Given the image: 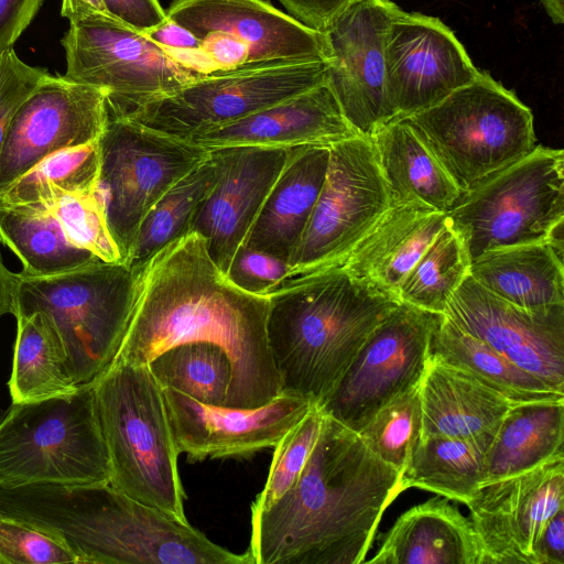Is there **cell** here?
Masks as SVG:
<instances>
[{"mask_svg": "<svg viewBox=\"0 0 564 564\" xmlns=\"http://www.w3.org/2000/svg\"><path fill=\"white\" fill-rule=\"evenodd\" d=\"M133 270L132 312L116 359L148 365L173 346L207 343L231 365L226 406L258 408L281 393L267 338L269 297L229 282L198 234L174 240Z\"/></svg>", "mask_w": 564, "mask_h": 564, "instance_id": "obj_1", "label": "cell"}, {"mask_svg": "<svg viewBox=\"0 0 564 564\" xmlns=\"http://www.w3.org/2000/svg\"><path fill=\"white\" fill-rule=\"evenodd\" d=\"M325 414L313 404L274 446L272 463L263 490L251 507V513L265 510L278 501L299 479L318 440Z\"/></svg>", "mask_w": 564, "mask_h": 564, "instance_id": "obj_41", "label": "cell"}, {"mask_svg": "<svg viewBox=\"0 0 564 564\" xmlns=\"http://www.w3.org/2000/svg\"><path fill=\"white\" fill-rule=\"evenodd\" d=\"M47 74L23 62L13 47L0 53V156L17 110Z\"/></svg>", "mask_w": 564, "mask_h": 564, "instance_id": "obj_44", "label": "cell"}, {"mask_svg": "<svg viewBox=\"0 0 564 564\" xmlns=\"http://www.w3.org/2000/svg\"><path fill=\"white\" fill-rule=\"evenodd\" d=\"M446 223L443 212L391 205L341 267L360 285L400 302L401 284Z\"/></svg>", "mask_w": 564, "mask_h": 564, "instance_id": "obj_24", "label": "cell"}, {"mask_svg": "<svg viewBox=\"0 0 564 564\" xmlns=\"http://www.w3.org/2000/svg\"><path fill=\"white\" fill-rule=\"evenodd\" d=\"M367 563L482 564V555L470 519L438 496L403 512Z\"/></svg>", "mask_w": 564, "mask_h": 564, "instance_id": "obj_26", "label": "cell"}, {"mask_svg": "<svg viewBox=\"0 0 564 564\" xmlns=\"http://www.w3.org/2000/svg\"><path fill=\"white\" fill-rule=\"evenodd\" d=\"M110 465L109 484L127 496L187 521L185 494L163 389L148 365L115 361L94 381Z\"/></svg>", "mask_w": 564, "mask_h": 564, "instance_id": "obj_5", "label": "cell"}, {"mask_svg": "<svg viewBox=\"0 0 564 564\" xmlns=\"http://www.w3.org/2000/svg\"><path fill=\"white\" fill-rule=\"evenodd\" d=\"M98 193L126 263L144 215L170 187L206 160L209 151L126 117L110 116L98 138Z\"/></svg>", "mask_w": 564, "mask_h": 564, "instance_id": "obj_12", "label": "cell"}, {"mask_svg": "<svg viewBox=\"0 0 564 564\" xmlns=\"http://www.w3.org/2000/svg\"><path fill=\"white\" fill-rule=\"evenodd\" d=\"M13 316L42 313L56 332L76 386L94 382L116 359L131 317L135 272L96 260L51 274L17 273Z\"/></svg>", "mask_w": 564, "mask_h": 564, "instance_id": "obj_6", "label": "cell"}, {"mask_svg": "<svg viewBox=\"0 0 564 564\" xmlns=\"http://www.w3.org/2000/svg\"><path fill=\"white\" fill-rule=\"evenodd\" d=\"M94 382L11 403L0 419V487L109 484Z\"/></svg>", "mask_w": 564, "mask_h": 564, "instance_id": "obj_8", "label": "cell"}, {"mask_svg": "<svg viewBox=\"0 0 564 564\" xmlns=\"http://www.w3.org/2000/svg\"><path fill=\"white\" fill-rule=\"evenodd\" d=\"M485 290L523 308L564 304L563 253L549 241L490 250L470 262Z\"/></svg>", "mask_w": 564, "mask_h": 564, "instance_id": "obj_29", "label": "cell"}, {"mask_svg": "<svg viewBox=\"0 0 564 564\" xmlns=\"http://www.w3.org/2000/svg\"><path fill=\"white\" fill-rule=\"evenodd\" d=\"M148 367L162 389H173L205 404L225 405L231 365L217 346L176 345L153 358Z\"/></svg>", "mask_w": 564, "mask_h": 564, "instance_id": "obj_37", "label": "cell"}, {"mask_svg": "<svg viewBox=\"0 0 564 564\" xmlns=\"http://www.w3.org/2000/svg\"><path fill=\"white\" fill-rule=\"evenodd\" d=\"M445 316L564 393V304L523 308L488 292L468 275L453 294Z\"/></svg>", "mask_w": 564, "mask_h": 564, "instance_id": "obj_18", "label": "cell"}, {"mask_svg": "<svg viewBox=\"0 0 564 564\" xmlns=\"http://www.w3.org/2000/svg\"><path fill=\"white\" fill-rule=\"evenodd\" d=\"M391 205L415 204L447 213L462 193L403 119L370 137Z\"/></svg>", "mask_w": 564, "mask_h": 564, "instance_id": "obj_28", "label": "cell"}, {"mask_svg": "<svg viewBox=\"0 0 564 564\" xmlns=\"http://www.w3.org/2000/svg\"><path fill=\"white\" fill-rule=\"evenodd\" d=\"M268 297L267 338L281 393L315 404L400 303L360 285L343 267L282 284Z\"/></svg>", "mask_w": 564, "mask_h": 564, "instance_id": "obj_4", "label": "cell"}, {"mask_svg": "<svg viewBox=\"0 0 564 564\" xmlns=\"http://www.w3.org/2000/svg\"><path fill=\"white\" fill-rule=\"evenodd\" d=\"M563 455L564 401L513 404L487 451L482 485L524 473Z\"/></svg>", "mask_w": 564, "mask_h": 564, "instance_id": "obj_30", "label": "cell"}, {"mask_svg": "<svg viewBox=\"0 0 564 564\" xmlns=\"http://www.w3.org/2000/svg\"><path fill=\"white\" fill-rule=\"evenodd\" d=\"M479 73L454 32L440 19L397 11L384 45L386 97L393 119L435 106Z\"/></svg>", "mask_w": 564, "mask_h": 564, "instance_id": "obj_15", "label": "cell"}, {"mask_svg": "<svg viewBox=\"0 0 564 564\" xmlns=\"http://www.w3.org/2000/svg\"><path fill=\"white\" fill-rule=\"evenodd\" d=\"M13 362L8 381L11 403L33 402L74 392L65 349L40 312L17 315Z\"/></svg>", "mask_w": 564, "mask_h": 564, "instance_id": "obj_34", "label": "cell"}, {"mask_svg": "<svg viewBox=\"0 0 564 564\" xmlns=\"http://www.w3.org/2000/svg\"><path fill=\"white\" fill-rule=\"evenodd\" d=\"M401 119L462 194L536 147L531 109L487 72L435 106Z\"/></svg>", "mask_w": 564, "mask_h": 564, "instance_id": "obj_7", "label": "cell"}, {"mask_svg": "<svg viewBox=\"0 0 564 564\" xmlns=\"http://www.w3.org/2000/svg\"><path fill=\"white\" fill-rule=\"evenodd\" d=\"M44 0H0V53L13 47Z\"/></svg>", "mask_w": 564, "mask_h": 564, "instance_id": "obj_46", "label": "cell"}, {"mask_svg": "<svg viewBox=\"0 0 564 564\" xmlns=\"http://www.w3.org/2000/svg\"><path fill=\"white\" fill-rule=\"evenodd\" d=\"M390 206L370 138L332 144L322 189L289 260L291 269L276 288L341 267Z\"/></svg>", "mask_w": 564, "mask_h": 564, "instance_id": "obj_13", "label": "cell"}, {"mask_svg": "<svg viewBox=\"0 0 564 564\" xmlns=\"http://www.w3.org/2000/svg\"><path fill=\"white\" fill-rule=\"evenodd\" d=\"M327 62L247 64L207 74L122 116L188 141L326 82Z\"/></svg>", "mask_w": 564, "mask_h": 564, "instance_id": "obj_10", "label": "cell"}, {"mask_svg": "<svg viewBox=\"0 0 564 564\" xmlns=\"http://www.w3.org/2000/svg\"><path fill=\"white\" fill-rule=\"evenodd\" d=\"M541 3L554 24L564 23V0H541Z\"/></svg>", "mask_w": 564, "mask_h": 564, "instance_id": "obj_53", "label": "cell"}, {"mask_svg": "<svg viewBox=\"0 0 564 564\" xmlns=\"http://www.w3.org/2000/svg\"><path fill=\"white\" fill-rule=\"evenodd\" d=\"M144 34L160 46L169 50H198L203 45V41L169 18Z\"/></svg>", "mask_w": 564, "mask_h": 564, "instance_id": "obj_50", "label": "cell"}, {"mask_svg": "<svg viewBox=\"0 0 564 564\" xmlns=\"http://www.w3.org/2000/svg\"><path fill=\"white\" fill-rule=\"evenodd\" d=\"M0 516L64 540L80 564H251L110 484L0 487Z\"/></svg>", "mask_w": 564, "mask_h": 564, "instance_id": "obj_3", "label": "cell"}, {"mask_svg": "<svg viewBox=\"0 0 564 564\" xmlns=\"http://www.w3.org/2000/svg\"><path fill=\"white\" fill-rule=\"evenodd\" d=\"M0 242L20 259L21 272L28 275H51L99 260L70 242L44 205H0Z\"/></svg>", "mask_w": 564, "mask_h": 564, "instance_id": "obj_33", "label": "cell"}, {"mask_svg": "<svg viewBox=\"0 0 564 564\" xmlns=\"http://www.w3.org/2000/svg\"><path fill=\"white\" fill-rule=\"evenodd\" d=\"M420 441L495 431L513 405L468 372L432 355L420 382Z\"/></svg>", "mask_w": 564, "mask_h": 564, "instance_id": "obj_27", "label": "cell"}, {"mask_svg": "<svg viewBox=\"0 0 564 564\" xmlns=\"http://www.w3.org/2000/svg\"><path fill=\"white\" fill-rule=\"evenodd\" d=\"M209 156L170 187L148 210L137 230L126 263L138 269L174 240L187 235L193 218L216 181Z\"/></svg>", "mask_w": 564, "mask_h": 564, "instance_id": "obj_35", "label": "cell"}, {"mask_svg": "<svg viewBox=\"0 0 564 564\" xmlns=\"http://www.w3.org/2000/svg\"><path fill=\"white\" fill-rule=\"evenodd\" d=\"M430 355L468 372L513 404L564 401V393L521 369L445 315L432 334Z\"/></svg>", "mask_w": 564, "mask_h": 564, "instance_id": "obj_32", "label": "cell"}, {"mask_svg": "<svg viewBox=\"0 0 564 564\" xmlns=\"http://www.w3.org/2000/svg\"><path fill=\"white\" fill-rule=\"evenodd\" d=\"M107 93L50 73L17 110L0 156V191L47 155L97 140Z\"/></svg>", "mask_w": 564, "mask_h": 564, "instance_id": "obj_19", "label": "cell"}, {"mask_svg": "<svg viewBox=\"0 0 564 564\" xmlns=\"http://www.w3.org/2000/svg\"><path fill=\"white\" fill-rule=\"evenodd\" d=\"M202 50L210 59L215 70L250 64L248 47L223 34H212L205 37Z\"/></svg>", "mask_w": 564, "mask_h": 564, "instance_id": "obj_48", "label": "cell"}, {"mask_svg": "<svg viewBox=\"0 0 564 564\" xmlns=\"http://www.w3.org/2000/svg\"><path fill=\"white\" fill-rule=\"evenodd\" d=\"M289 261L241 243L231 258L226 278L238 289L268 296L285 279Z\"/></svg>", "mask_w": 564, "mask_h": 564, "instance_id": "obj_43", "label": "cell"}, {"mask_svg": "<svg viewBox=\"0 0 564 564\" xmlns=\"http://www.w3.org/2000/svg\"><path fill=\"white\" fill-rule=\"evenodd\" d=\"M421 429L417 384L381 408L358 434L379 459L401 474L421 438Z\"/></svg>", "mask_w": 564, "mask_h": 564, "instance_id": "obj_39", "label": "cell"}, {"mask_svg": "<svg viewBox=\"0 0 564 564\" xmlns=\"http://www.w3.org/2000/svg\"><path fill=\"white\" fill-rule=\"evenodd\" d=\"M98 139L58 150L0 191V205H44L97 186Z\"/></svg>", "mask_w": 564, "mask_h": 564, "instance_id": "obj_36", "label": "cell"}, {"mask_svg": "<svg viewBox=\"0 0 564 564\" xmlns=\"http://www.w3.org/2000/svg\"><path fill=\"white\" fill-rule=\"evenodd\" d=\"M442 315L400 302L317 404L323 413L358 433L381 408L420 384Z\"/></svg>", "mask_w": 564, "mask_h": 564, "instance_id": "obj_14", "label": "cell"}, {"mask_svg": "<svg viewBox=\"0 0 564 564\" xmlns=\"http://www.w3.org/2000/svg\"><path fill=\"white\" fill-rule=\"evenodd\" d=\"M329 147L292 149L243 239V245L290 260L322 189Z\"/></svg>", "mask_w": 564, "mask_h": 564, "instance_id": "obj_25", "label": "cell"}, {"mask_svg": "<svg viewBox=\"0 0 564 564\" xmlns=\"http://www.w3.org/2000/svg\"><path fill=\"white\" fill-rule=\"evenodd\" d=\"M80 564L61 538L33 524L0 516V564Z\"/></svg>", "mask_w": 564, "mask_h": 564, "instance_id": "obj_42", "label": "cell"}, {"mask_svg": "<svg viewBox=\"0 0 564 564\" xmlns=\"http://www.w3.org/2000/svg\"><path fill=\"white\" fill-rule=\"evenodd\" d=\"M289 14L308 28L323 31L355 0H279Z\"/></svg>", "mask_w": 564, "mask_h": 564, "instance_id": "obj_47", "label": "cell"}, {"mask_svg": "<svg viewBox=\"0 0 564 564\" xmlns=\"http://www.w3.org/2000/svg\"><path fill=\"white\" fill-rule=\"evenodd\" d=\"M446 216L470 262L490 250L550 241L564 225V151L536 145L462 194Z\"/></svg>", "mask_w": 564, "mask_h": 564, "instance_id": "obj_9", "label": "cell"}, {"mask_svg": "<svg viewBox=\"0 0 564 564\" xmlns=\"http://www.w3.org/2000/svg\"><path fill=\"white\" fill-rule=\"evenodd\" d=\"M496 431L419 441L400 474V491L417 488L466 505L484 482L485 458Z\"/></svg>", "mask_w": 564, "mask_h": 564, "instance_id": "obj_31", "label": "cell"}, {"mask_svg": "<svg viewBox=\"0 0 564 564\" xmlns=\"http://www.w3.org/2000/svg\"><path fill=\"white\" fill-rule=\"evenodd\" d=\"M61 43L66 56L64 76L105 90L111 117L126 116L205 76L145 34L105 13L69 23Z\"/></svg>", "mask_w": 564, "mask_h": 564, "instance_id": "obj_11", "label": "cell"}, {"mask_svg": "<svg viewBox=\"0 0 564 564\" xmlns=\"http://www.w3.org/2000/svg\"><path fill=\"white\" fill-rule=\"evenodd\" d=\"M469 268L467 249L447 221L401 284L399 301L445 315Z\"/></svg>", "mask_w": 564, "mask_h": 564, "instance_id": "obj_38", "label": "cell"}, {"mask_svg": "<svg viewBox=\"0 0 564 564\" xmlns=\"http://www.w3.org/2000/svg\"><path fill=\"white\" fill-rule=\"evenodd\" d=\"M466 506L482 564H539L541 534L564 508V455L480 486Z\"/></svg>", "mask_w": 564, "mask_h": 564, "instance_id": "obj_17", "label": "cell"}, {"mask_svg": "<svg viewBox=\"0 0 564 564\" xmlns=\"http://www.w3.org/2000/svg\"><path fill=\"white\" fill-rule=\"evenodd\" d=\"M165 13L200 41L223 34L242 43L250 64L328 62L322 31L263 0H173Z\"/></svg>", "mask_w": 564, "mask_h": 564, "instance_id": "obj_22", "label": "cell"}, {"mask_svg": "<svg viewBox=\"0 0 564 564\" xmlns=\"http://www.w3.org/2000/svg\"><path fill=\"white\" fill-rule=\"evenodd\" d=\"M109 15L140 33L162 24L166 13L159 0H102Z\"/></svg>", "mask_w": 564, "mask_h": 564, "instance_id": "obj_45", "label": "cell"}, {"mask_svg": "<svg viewBox=\"0 0 564 564\" xmlns=\"http://www.w3.org/2000/svg\"><path fill=\"white\" fill-rule=\"evenodd\" d=\"M399 9L390 0H355L322 31L329 54L326 84L362 137L393 119L386 97L384 45Z\"/></svg>", "mask_w": 564, "mask_h": 564, "instance_id": "obj_16", "label": "cell"}, {"mask_svg": "<svg viewBox=\"0 0 564 564\" xmlns=\"http://www.w3.org/2000/svg\"><path fill=\"white\" fill-rule=\"evenodd\" d=\"M399 479L357 432L325 415L296 482L251 513V564L364 563Z\"/></svg>", "mask_w": 564, "mask_h": 564, "instance_id": "obj_2", "label": "cell"}, {"mask_svg": "<svg viewBox=\"0 0 564 564\" xmlns=\"http://www.w3.org/2000/svg\"><path fill=\"white\" fill-rule=\"evenodd\" d=\"M17 283V273L4 265L0 252V317L14 313Z\"/></svg>", "mask_w": 564, "mask_h": 564, "instance_id": "obj_51", "label": "cell"}, {"mask_svg": "<svg viewBox=\"0 0 564 564\" xmlns=\"http://www.w3.org/2000/svg\"><path fill=\"white\" fill-rule=\"evenodd\" d=\"M163 394L176 449L191 462L274 447L315 404L285 393L258 408L209 405L173 389Z\"/></svg>", "mask_w": 564, "mask_h": 564, "instance_id": "obj_20", "label": "cell"}, {"mask_svg": "<svg viewBox=\"0 0 564 564\" xmlns=\"http://www.w3.org/2000/svg\"><path fill=\"white\" fill-rule=\"evenodd\" d=\"M75 246L105 262H124L109 230L98 187L67 193L47 205Z\"/></svg>", "mask_w": 564, "mask_h": 564, "instance_id": "obj_40", "label": "cell"}, {"mask_svg": "<svg viewBox=\"0 0 564 564\" xmlns=\"http://www.w3.org/2000/svg\"><path fill=\"white\" fill-rule=\"evenodd\" d=\"M94 13L108 14L102 0H62L61 15L69 23Z\"/></svg>", "mask_w": 564, "mask_h": 564, "instance_id": "obj_52", "label": "cell"}, {"mask_svg": "<svg viewBox=\"0 0 564 564\" xmlns=\"http://www.w3.org/2000/svg\"><path fill=\"white\" fill-rule=\"evenodd\" d=\"M359 135L325 83L188 141L206 150L226 147L332 145Z\"/></svg>", "mask_w": 564, "mask_h": 564, "instance_id": "obj_23", "label": "cell"}, {"mask_svg": "<svg viewBox=\"0 0 564 564\" xmlns=\"http://www.w3.org/2000/svg\"><path fill=\"white\" fill-rule=\"evenodd\" d=\"M539 564H564V508L546 523L539 544Z\"/></svg>", "mask_w": 564, "mask_h": 564, "instance_id": "obj_49", "label": "cell"}, {"mask_svg": "<svg viewBox=\"0 0 564 564\" xmlns=\"http://www.w3.org/2000/svg\"><path fill=\"white\" fill-rule=\"evenodd\" d=\"M291 149L226 147L209 150L216 181L199 205L189 232L198 234L208 256L226 274Z\"/></svg>", "mask_w": 564, "mask_h": 564, "instance_id": "obj_21", "label": "cell"}]
</instances>
